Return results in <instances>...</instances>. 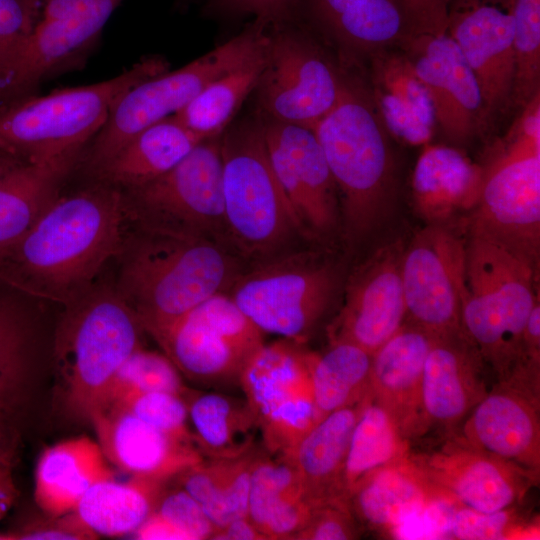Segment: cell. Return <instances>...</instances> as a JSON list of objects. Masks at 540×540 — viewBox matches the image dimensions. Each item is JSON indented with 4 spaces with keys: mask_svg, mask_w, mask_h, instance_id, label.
Returning a JSON list of instances; mask_svg holds the SVG:
<instances>
[{
    "mask_svg": "<svg viewBox=\"0 0 540 540\" xmlns=\"http://www.w3.org/2000/svg\"><path fill=\"white\" fill-rule=\"evenodd\" d=\"M126 214L123 190L99 181L56 197L26 234L0 254V282L64 305L93 285L106 262L120 254Z\"/></svg>",
    "mask_w": 540,
    "mask_h": 540,
    "instance_id": "6da1fadb",
    "label": "cell"
},
{
    "mask_svg": "<svg viewBox=\"0 0 540 540\" xmlns=\"http://www.w3.org/2000/svg\"><path fill=\"white\" fill-rule=\"evenodd\" d=\"M120 254L115 287L153 338L233 275L230 257L208 237L159 227L142 225Z\"/></svg>",
    "mask_w": 540,
    "mask_h": 540,
    "instance_id": "7a4b0ae2",
    "label": "cell"
},
{
    "mask_svg": "<svg viewBox=\"0 0 540 540\" xmlns=\"http://www.w3.org/2000/svg\"><path fill=\"white\" fill-rule=\"evenodd\" d=\"M343 71L336 104L312 131L341 196L346 230L357 238L376 228L391 210L396 172L392 136L364 79Z\"/></svg>",
    "mask_w": 540,
    "mask_h": 540,
    "instance_id": "3957f363",
    "label": "cell"
},
{
    "mask_svg": "<svg viewBox=\"0 0 540 540\" xmlns=\"http://www.w3.org/2000/svg\"><path fill=\"white\" fill-rule=\"evenodd\" d=\"M53 358L60 403L88 421L118 368L139 347L140 325L116 287L91 285L64 304Z\"/></svg>",
    "mask_w": 540,
    "mask_h": 540,
    "instance_id": "277c9868",
    "label": "cell"
},
{
    "mask_svg": "<svg viewBox=\"0 0 540 540\" xmlns=\"http://www.w3.org/2000/svg\"><path fill=\"white\" fill-rule=\"evenodd\" d=\"M168 70L164 58L151 56L99 83L0 105V154L27 163L78 160L119 95Z\"/></svg>",
    "mask_w": 540,
    "mask_h": 540,
    "instance_id": "5b68a950",
    "label": "cell"
},
{
    "mask_svg": "<svg viewBox=\"0 0 540 540\" xmlns=\"http://www.w3.org/2000/svg\"><path fill=\"white\" fill-rule=\"evenodd\" d=\"M536 268L506 246L469 234L466 241L465 289L461 323L497 380H504L530 360L524 329L539 301Z\"/></svg>",
    "mask_w": 540,
    "mask_h": 540,
    "instance_id": "8992f818",
    "label": "cell"
},
{
    "mask_svg": "<svg viewBox=\"0 0 540 540\" xmlns=\"http://www.w3.org/2000/svg\"><path fill=\"white\" fill-rule=\"evenodd\" d=\"M483 169L479 199L468 219L469 234L506 246L536 268L540 246V95L523 107L501 149Z\"/></svg>",
    "mask_w": 540,
    "mask_h": 540,
    "instance_id": "52a82bcc",
    "label": "cell"
},
{
    "mask_svg": "<svg viewBox=\"0 0 540 540\" xmlns=\"http://www.w3.org/2000/svg\"><path fill=\"white\" fill-rule=\"evenodd\" d=\"M260 21L185 66L144 80L119 95L86 157L90 172L110 160L145 128L176 114L209 83L245 63L268 42Z\"/></svg>",
    "mask_w": 540,
    "mask_h": 540,
    "instance_id": "ba28073f",
    "label": "cell"
},
{
    "mask_svg": "<svg viewBox=\"0 0 540 540\" xmlns=\"http://www.w3.org/2000/svg\"><path fill=\"white\" fill-rule=\"evenodd\" d=\"M227 228L243 244L265 248L301 225L272 168L262 117L221 135Z\"/></svg>",
    "mask_w": 540,
    "mask_h": 540,
    "instance_id": "9c48e42d",
    "label": "cell"
},
{
    "mask_svg": "<svg viewBox=\"0 0 540 540\" xmlns=\"http://www.w3.org/2000/svg\"><path fill=\"white\" fill-rule=\"evenodd\" d=\"M272 27L255 89L262 117L312 130L336 104L344 71L302 32L287 23Z\"/></svg>",
    "mask_w": 540,
    "mask_h": 540,
    "instance_id": "30bf717a",
    "label": "cell"
},
{
    "mask_svg": "<svg viewBox=\"0 0 540 540\" xmlns=\"http://www.w3.org/2000/svg\"><path fill=\"white\" fill-rule=\"evenodd\" d=\"M239 383L271 454L287 455L321 419L313 398L310 353L294 341L263 343L244 364Z\"/></svg>",
    "mask_w": 540,
    "mask_h": 540,
    "instance_id": "8fae6325",
    "label": "cell"
},
{
    "mask_svg": "<svg viewBox=\"0 0 540 540\" xmlns=\"http://www.w3.org/2000/svg\"><path fill=\"white\" fill-rule=\"evenodd\" d=\"M144 226L206 236L226 226L221 135L199 142L165 174L123 191Z\"/></svg>",
    "mask_w": 540,
    "mask_h": 540,
    "instance_id": "7c38bea8",
    "label": "cell"
},
{
    "mask_svg": "<svg viewBox=\"0 0 540 540\" xmlns=\"http://www.w3.org/2000/svg\"><path fill=\"white\" fill-rule=\"evenodd\" d=\"M154 339L179 372L203 384L236 379L263 344L262 331L231 297L216 293Z\"/></svg>",
    "mask_w": 540,
    "mask_h": 540,
    "instance_id": "4fadbf2b",
    "label": "cell"
},
{
    "mask_svg": "<svg viewBox=\"0 0 540 540\" xmlns=\"http://www.w3.org/2000/svg\"><path fill=\"white\" fill-rule=\"evenodd\" d=\"M466 241L448 223H428L402 253L405 321L434 336L462 333Z\"/></svg>",
    "mask_w": 540,
    "mask_h": 540,
    "instance_id": "5bb4252c",
    "label": "cell"
},
{
    "mask_svg": "<svg viewBox=\"0 0 540 540\" xmlns=\"http://www.w3.org/2000/svg\"><path fill=\"white\" fill-rule=\"evenodd\" d=\"M334 288L328 265L293 258L248 274L231 298L262 332L302 342L326 311Z\"/></svg>",
    "mask_w": 540,
    "mask_h": 540,
    "instance_id": "9a60e30c",
    "label": "cell"
},
{
    "mask_svg": "<svg viewBox=\"0 0 540 540\" xmlns=\"http://www.w3.org/2000/svg\"><path fill=\"white\" fill-rule=\"evenodd\" d=\"M123 0H41V15L0 80V105L28 96L83 56Z\"/></svg>",
    "mask_w": 540,
    "mask_h": 540,
    "instance_id": "2e32d148",
    "label": "cell"
},
{
    "mask_svg": "<svg viewBox=\"0 0 540 540\" xmlns=\"http://www.w3.org/2000/svg\"><path fill=\"white\" fill-rule=\"evenodd\" d=\"M432 100L436 126L454 144L471 140L488 122L478 82L447 31L417 33L398 46Z\"/></svg>",
    "mask_w": 540,
    "mask_h": 540,
    "instance_id": "e0dca14e",
    "label": "cell"
},
{
    "mask_svg": "<svg viewBox=\"0 0 540 540\" xmlns=\"http://www.w3.org/2000/svg\"><path fill=\"white\" fill-rule=\"evenodd\" d=\"M539 380L512 375L497 381L464 419L461 433L453 435L539 475Z\"/></svg>",
    "mask_w": 540,
    "mask_h": 540,
    "instance_id": "ac0fdd59",
    "label": "cell"
},
{
    "mask_svg": "<svg viewBox=\"0 0 540 540\" xmlns=\"http://www.w3.org/2000/svg\"><path fill=\"white\" fill-rule=\"evenodd\" d=\"M512 4L452 0L447 32L475 75L486 119L513 103L515 78Z\"/></svg>",
    "mask_w": 540,
    "mask_h": 540,
    "instance_id": "d6986e66",
    "label": "cell"
},
{
    "mask_svg": "<svg viewBox=\"0 0 540 540\" xmlns=\"http://www.w3.org/2000/svg\"><path fill=\"white\" fill-rule=\"evenodd\" d=\"M438 488L462 506L495 512L520 504L539 475L452 435L429 454L411 455Z\"/></svg>",
    "mask_w": 540,
    "mask_h": 540,
    "instance_id": "ffe728a7",
    "label": "cell"
},
{
    "mask_svg": "<svg viewBox=\"0 0 540 540\" xmlns=\"http://www.w3.org/2000/svg\"><path fill=\"white\" fill-rule=\"evenodd\" d=\"M402 253L397 244L382 247L354 273L329 325L330 343H352L373 354L399 330L406 317Z\"/></svg>",
    "mask_w": 540,
    "mask_h": 540,
    "instance_id": "44dd1931",
    "label": "cell"
},
{
    "mask_svg": "<svg viewBox=\"0 0 540 540\" xmlns=\"http://www.w3.org/2000/svg\"><path fill=\"white\" fill-rule=\"evenodd\" d=\"M263 119L274 173L301 228L326 233L337 217V188L311 129Z\"/></svg>",
    "mask_w": 540,
    "mask_h": 540,
    "instance_id": "7402d4cb",
    "label": "cell"
},
{
    "mask_svg": "<svg viewBox=\"0 0 540 540\" xmlns=\"http://www.w3.org/2000/svg\"><path fill=\"white\" fill-rule=\"evenodd\" d=\"M312 22L339 51L342 65L362 67L398 47L414 28L403 0H304Z\"/></svg>",
    "mask_w": 540,
    "mask_h": 540,
    "instance_id": "603a6c76",
    "label": "cell"
},
{
    "mask_svg": "<svg viewBox=\"0 0 540 540\" xmlns=\"http://www.w3.org/2000/svg\"><path fill=\"white\" fill-rule=\"evenodd\" d=\"M486 363L464 332L436 336L427 354L421 386L426 428L459 426L488 393Z\"/></svg>",
    "mask_w": 540,
    "mask_h": 540,
    "instance_id": "cb8c5ba5",
    "label": "cell"
},
{
    "mask_svg": "<svg viewBox=\"0 0 540 540\" xmlns=\"http://www.w3.org/2000/svg\"><path fill=\"white\" fill-rule=\"evenodd\" d=\"M108 462L131 476L167 481L203 460L192 442L179 440L114 406L89 420Z\"/></svg>",
    "mask_w": 540,
    "mask_h": 540,
    "instance_id": "d4e9b609",
    "label": "cell"
},
{
    "mask_svg": "<svg viewBox=\"0 0 540 540\" xmlns=\"http://www.w3.org/2000/svg\"><path fill=\"white\" fill-rule=\"evenodd\" d=\"M436 336L404 321L373 354L369 393L406 439L426 431L421 386L425 360Z\"/></svg>",
    "mask_w": 540,
    "mask_h": 540,
    "instance_id": "484cf974",
    "label": "cell"
},
{
    "mask_svg": "<svg viewBox=\"0 0 540 540\" xmlns=\"http://www.w3.org/2000/svg\"><path fill=\"white\" fill-rule=\"evenodd\" d=\"M369 95L392 138L417 146L429 143L436 127L430 95L399 48L373 54L362 66Z\"/></svg>",
    "mask_w": 540,
    "mask_h": 540,
    "instance_id": "4316f807",
    "label": "cell"
},
{
    "mask_svg": "<svg viewBox=\"0 0 540 540\" xmlns=\"http://www.w3.org/2000/svg\"><path fill=\"white\" fill-rule=\"evenodd\" d=\"M441 500L456 501L428 479L411 454L367 474L348 495L357 519L373 529L390 533Z\"/></svg>",
    "mask_w": 540,
    "mask_h": 540,
    "instance_id": "83f0119b",
    "label": "cell"
},
{
    "mask_svg": "<svg viewBox=\"0 0 540 540\" xmlns=\"http://www.w3.org/2000/svg\"><path fill=\"white\" fill-rule=\"evenodd\" d=\"M484 169L461 150L425 144L412 175L417 213L428 223H446L456 214L471 212L479 199Z\"/></svg>",
    "mask_w": 540,
    "mask_h": 540,
    "instance_id": "f1b7e54d",
    "label": "cell"
},
{
    "mask_svg": "<svg viewBox=\"0 0 540 540\" xmlns=\"http://www.w3.org/2000/svg\"><path fill=\"white\" fill-rule=\"evenodd\" d=\"M115 478L97 441L78 436L58 442L40 455L34 479L36 505L48 517L73 512L94 484Z\"/></svg>",
    "mask_w": 540,
    "mask_h": 540,
    "instance_id": "f546056e",
    "label": "cell"
},
{
    "mask_svg": "<svg viewBox=\"0 0 540 540\" xmlns=\"http://www.w3.org/2000/svg\"><path fill=\"white\" fill-rule=\"evenodd\" d=\"M367 398L325 415L285 455L314 507L348 501L343 486L344 467L351 435Z\"/></svg>",
    "mask_w": 540,
    "mask_h": 540,
    "instance_id": "4dcf8cb0",
    "label": "cell"
},
{
    "mask_svg": "<svg viewBox=\"0 0 540 540\" xmlns=\"http://www.w3.org/2000/svg\"><path fill=\"white\" fill-rule=\"evenodd\" d=\"M257 453L250 478L247 517L269 539H292L314 506L284 455Z\"/></svg>",
    "mask_w": 540,
    "mask_h": 540,
    "instance_id": "1f68e13d",
    "label": "cell"
},
{
    "mask_svg": "<svg viewBox=\"0 0 540 540\" xmlns=\"http://www.w3.org/2000/svg\"><path fill=\"white\" fill-rule=\"evenodd\" d=\"M36 338L20 301L0 294V422L18 432L37 386Z\"/></svg>",
    "mask_w": 540,
    "mask_h": 540,
    "instance_id": "d6a6232c",
    "label": "cell"
},
{
    "mask_svg": "<svg viewBox=\"0 0 540 540\" xmlns=\"http://www.w3.org/2000/svg\"><path fill=\"white\" fill-rule=\"evenodd\" d=\"M202 140L172 115L135 135L92 174L123 191L134 189L172 169Z\"/></svg>",
    "mask_w": 540,
    "mask_h": 540,
    "instance_id": "836d02e7",
    "label": "cell"
},
{
    "mask_svg": "<svg viewBox=\"0 0 540 540\" xmlns=\"http://www.w3.org/2000/svg\"><path fill=\"white\" fill-rule=\"evenodd\" d=\"M76 162H20L0 173V254L15 245L57 197Z\"/></svg>",
    "mask_w": 540,
    "mask_h": 540,
    "instance_id": "e575fe53",
    "label": "cell"
},
{
    "mask_svg": "<svg viewBox=\"0 0 540 540\" xmlns=\"http://www.w3.org/2000/svg\"><path fill=\"white\" fill-rule=\"evenodd\" d=\"M166 481L131 476L94 484L73 511L97 537L132 535L148 518L164 491Z\"/></svg>",
    "mask_w": 540,
    "mask_h": 540,
    "instance_id": "d590c367",
    "label": "cell"
},
{
    "mask_svg": "<svg viewBox=\"0 0 540 540\" xmlns=\"http://www.w3.org/2000/svg\"><path fill=\"white\" fill-rule=\"evenodd\" d=\"M192 437L209 459L240 457L255 449L260 431L248 403L219 393H203L186 401Z\"/></svg>",
    "mask_w": 540,
    "mask_h": 540,
    "instance_id": "8d00e7d4",
    "label": "cell"
},
{
    "mask_svg": "<svg viewBox=\"0 0 540 540\" xmlns=\"http://www.w3.org/2000/svg\"><path fill=\"white\" fill-rule=\"evenodd\" d=\"M257 451L230 459H209L188 467L176 477L202 507L216 530L247 516L250 478Z\"/></svg>",
    "mask_w": 540,
    "mask_h": 540,
    "instance_id": "74e56055",
    "label": "cell"
},
{
    "mask_svg": "<svg viewBox=\"0 0 540 540\" xmlns=\"http://www.w3.org/2000/svg\"><path fill=\"white\" fill-rule=\"evenodd\" d=\"M372 354L348 342H333L321 355L310 353L314 403L321 418L369 396Z\"/></svg>",
    "mask_w": 540,
    "mask_h": 540,
    "instance_id": "f35d334b",
    "label": "cell"
},
{
    "mask_svg": "<svg viewBox=\"0 0 540 540\" xmlns=\"http://www.w3.org/2000/svg\"><path fill=\"white\" fill-rule=\"evenodd\" d=\"M266 51L267 45L245 63L209 83L175 117L203 139L222 135L244 100L256 89Z\"/></svg>",
    "mask_w": 540,
    "mask_h": 540,
    "instance_id": "ab89813d",
    "label": "cell"
},
{
    "mask_svg": "<svg viewBox=\"0 0 540 540\" xmlns=\"http://www.w3.org/2000/svg\"><path fill=\"white\" fill-rule=\"evenodd\" d=\"M408 441L390 415L369 395L354 426L346 457L343 486L347 499L364 476L408 458Z\"/></svg>",
    "mask_w": 540,
    "mask_h": 540,
    "instance_id": "60d3db41",
    "label": "cell"
},
{
    "mask_svg": "<svg viewBox=\"0 0 540 540\" xmlns=\"http://www.w3.org/2000/svg\"><path fill=\"white\" fill-rule=\"evenodd\" d=\"M153 391L181 396L187 393L178 369L166 355L139 347L116 371L98 409L133 394Z\"/></svg>",
    "mask_w": 540,
    "mask_h": 540,
    "instance_id": "b9f144b4",
    "label": "cell"
},
{
    "mask_svg": "<svg viewBox=\"0 0 540 540\" xmlns=\"http://www.w3.org/2000/svg\"><path fill=\"white\" fill-rule=\"evenodd\" d=\"M513 103L525 107L540 94V0H513Z\"/></svg>",
    "mask_w": 540,
    "mask_h": 540,
    "instance_id": "7bdbcfd3",
    "label": "cell"
},
{
    "mask_svg": "<svg viewBox=\"0 0 540 540\" xmlns=\"http://www.w3.org/2000/svg\"><path fill=\"white\" fill-rule=\"evenodd\" d=\"M515 506L485 513L457 505L450 516L446 538L495 540L539 536L538 525L520 514Z\"/></svg>",
    "mask_w": 540,
    "mask_h": 540,
    "instance_id": "ee69618b",
    "label": "cell"
},
{
    "mask_svg": "<svg viewBox=\"0 0 540 540\" xmlns=\"http://www.w3.org/2000/svg\"><path fill=\"white\" fill-rule=\"evenodd\" d=\"M106 406L124 409L170 436L194 443L187 425V403L181 395L161 391L137 393Z\"/></svg>",
    "mask_w": 540,
    "mask_h": 540,
    "instance_id": "f6af8a7d",
    "label": "cell"
},
{
    "mask_svg": "<svg viewBox=\"0 0 540 540\" xmlns=\"http://www.w3.org/2000/svg\"><path fill=\"white\" fill-rule=\"evenodd\" d=\"M41 0H0V80L41 15Z\"/></svg>",
    "mask_w": 540,
    "mask_h": 540,
    "instance_id": "bcb514c9",
    "label": "cell"
},
{
    "mask_svg": "<svg viewBox=\"0 0 540 540\" xmlns=\"http://www.w3.org/2000/svg\"><path fill=\"white\" fill-rule=\"evenodd\" d=\"M153 512L184 540L211 539L216 527L198 502L182 487L161 494Z\"/></svg>",
    "mask_w": 540,
    "mask_h": 540,
    "instance_id": "7dc6e473",
    "label": "cell"
},
{
    "mask_svg": "<svg viewBox=\"0 0 540 540\" xmlns=\"http://www.w3.org/2000/svg\"><path fill=\"white\" fill-rule=\"evenodd\" d=\"M358 538L355 516L347 500H336L313 508L305 526L293 540H348Z\"/></svg>",
    "mask_w": 540,
    "mask_h": 540,
    "instance_id": "c3c4849f",
    "label": "cell"
},
{
    "mask_svg": "<svg viewBox=\"0 0 540 540\" xmlns=\"http://www.w3.org/2000/svg\"><path fill=\"white\" fill-rule=\"evenodd\" d=\"M33 522L15 530L0 533V540H91L98 537L87 528L75 512Z\"/></svg>",
    "mask_w": 540,
    "mask_h": 540,
    "instance_id": "681fc988",
    "label": "cell"
},
{
    "mask_svg": "<svg viewBox=\"0 0 540 540\" xmlns=\"http://www.w3.org/2000/svg\"><path fill=\"white\" fill-rule=\"evenodd\" d=\"M231 10L252 14L269 26L288 23L297 9L299 0H220Z\"/></svg>",
    "mask_w": 540,
    "mask_h": 540,
    "instance_id": "f907efd6",
    "label": "cell"
},
{
    "mask_svg": "<svg viewBox=\"0 0 540 540\" xmlns=\"http://www.w3.org/2000/svg\"><path fill=\"white\" fill-rule=\"evenodd\" d=\"M410 15L414 34L447 31L452 0H403Z\"/></svg>",
    "mask_w": 540,
    "mask_h": 540,
    "instance_id": "816d5d0a",
    "label": "cell"
},
{
    "mask_svg": "<svg viewBox=\"0 0 540 540\" xmlns=\"http://www.w3.org/2000/svg\"><path fill=\"white\" fill-rule=\"evenodd\" d=\"M211 539L215 540H268V538L245 516L235 519L217 529Z\"/></svg>",
    "mask_w": 540,
    "mask_h": 540,
    "instance_id": "f5cc1de1",
    "label": "cell"
},
{
    "mask_svg": "<svg viewBox=\"0 0 540 540\" xmlns=\"http://www.w3.org/2000/svg\"><path fill=\"white\" fill-rule=\"evenodd\" d=\"M12 464L11 460L0 458V520L11 508L18 494Z\"/></svg>",
    "mask_w": 540,
    "mask_h": 540,
    "instance_id": "db71d44e",
    "label": "cell"
},
{
    "mask_svg": "<svg viewBox=\"0 0 540 540\" xmlns=\"http://www.w3.org/2000/svg\"><path fill=\"white\" fill-rule=\"evenodd\" d=\"M18 432L0 422V458L13 460Z\"/></svg>",
    "mask_w": 540,
    "mask_h": 540,
    "instance_id": "11a10c76",
    "label": "cell"
},
{
    "mask_svg": "<svg viewBox=\"0 0 540 540\" xmlns=\"http://www.w3.org/2000/svg\"><path fill=\"white\" fill-rule=\"evenodd\" d=\"M22 161L0 154V173Z\"/></svg>",
    "mask_w": 540,
    "mask_h": 540,
    "instance_id": "9f6ffc18",
    "label": "cell"
},
{
    "mask_svg": "<svg viewBox=\"0 0 540 540\" xmlns=\"http://www.w3.org/2000/svg\"><path fill=\"white\" fill-rule=\"evenodd\" d=\"M483 1H490L495 3H504V4H511L513 0H483Z\"/></svg>",
    "mask_w": 540,
    "mask_h": 540,
    "instance_id": "6f0895ef",
    "label": "cell"
}]
</instances>
